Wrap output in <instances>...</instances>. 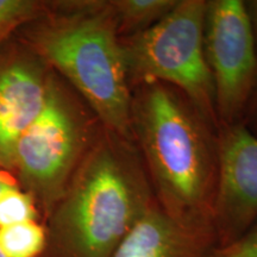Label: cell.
Listing matches in <instances>:
<instances>
[{
  "label": "cell",
  "mask_w": 257,
  "mask_h": 257,
  "mask_svg": "<svg viewBox=\"0 0 257 257\" xmlns=\"http://www.w3.org/2000/svg\"><path fill=\"white\" fill-rule=\"evenodd\" d=\"M130 121L157 204L184 223L212 224L218 128L181 92L159 81L131 88Z\"/></svg>",
  "instance_id": "6da1fadb"
},
{
  "label": "cell",
  "mask_w": 257,
  "mask_h": 257,
  "mask_svg": "<svg viewBox=\"0 0 257 257\" xmlns=\"http://www.w3.org/2000/svg\"><path fill=\"white\" fill-rule=\"evenodd\" d=\"M154 201L136 144L102 127L44 220L41 257H111Z\"/></svg>",
  "instance_id": "7a4b0ae2"
},
{
  "label": "cell",
  "mask_w": 257,
  "mask_h": 257,
  "mask_svg": "<svg viewBox=\"0 0 257 257\" xmlns=\"http://www.w3.org/2000/svg\"><path fill=\"white\" fill-rule=\"evenodd\" d=\"M16 36L81 96L108 131L133 141L128 83L110 0H47Z\"/></svg>",
  "instance_id": "3957f363"
},
{
  "label": "cell",
  "mask_w": 257,
  "mask_h": 257,
  "mask_svg": "<svg viewBox=\"0 0 257 257\" xmlns=\"http://www.w3.org/2000/svg\"><path fill=\"white\" fill-rule=\"evenodd\" d=\"M102 127L81 96L54 72L46 105L16 144L11 169L19 187L34 198L43 223Z\"/></svg>",
  "instance_id": "277c9868"
},
{
  "label": "cell",
  "mask_w": 257,
  "mask_h": 257,
  "mask_svg": "<svg viewBox=\"0 0 257 257\" xmlns=\"http://www.w3.org/2000/svg\"><path fill=\"white\" fill-rule=\"evenodd\" d=\"M205 11L206 0H178L153 27L120 41L131 88L147 81L167 83L219 128L204 49Z\"/></svg>",
  "instance_id": "5b68a950"
},
{
  "label": "cell",
  "mask_w": 257,
  "mask_h": 257,
  "mask_svg": "<svg viewBox=\"0 0 257 257\" xmlns=\"http://www.w3.org/2000/svg\"><path fill=\"white\" fill-rule=\"evenodd\" d=\"M204 49L219 127L243 123L257 87V50L243 0H206Z\"/></svg>",
  "instance_id": "8992f818"
},
{
  "label": "cell",
  "mask_w": 257,
  "mask_h": 257,
  "mask_svg": "<svg viewBox=\"0 0 257 257\" xmlns=\"http://www.w3.org/2000/svg\"><path fill=\"white\" fill-rule=\"evenodd\" d=\"M257 220V136L244 123L218 128V173L212 224L217 246L243 236Z\"/></svg>",
  "instance_id": "52a82bcc"
},
{
  "label": "cell",
  "mask_w": 257,
  "mask_h": 257,
  "mask_svg": "<svg viewBox=\"0 0 257 257\" xmlns=\"http://www.w3.org/2000/svg\"><path fill=\"white\" fill-rule=\"evenodd\" d=\"M53 74L16 35L0 48V167L9 172L16 144L46 105Z\"/></svg>",
  "instance_id": "ba28073f"
},
{
  "label": "cell",
  "mask_w": 257,
  "mask_h": 257,
  "mask_svg": "<svg viewBox=\"0 0 257 257\" xmlns=\"http://www.w3.org/2000/svg\"><path fill=\"white\" fill-rule=\"evenodd\" d=\"M216 248L213 225L175 219L155 200L111 257H211Z\"/></svg>",
  "instance_id": "9c48e42d"
},
{
  "label": "cell",
  "mask_w": 257,
  "mask_h": 257,
  "mask_svg": "<svg viewBox=\"0 0 257 257\" xmlns=\"http://www.w3.org/2000/svg\"><path fill=\"white\" fill-rule=\"evenodd\" d=\"M176 3L178 0H110L120 37L133 36L153 27Z\"/></svg>",
  "instance_id": "30bf717a"
},
{
  "label": "cell",
  "mask_w": 257,
  "mask_h": 257,
  "mask_svg": "<svg viewBox=\"0 0 257 257\" xmlns=\"http://www.w3.org/2000/svg\"><path fill=\"white\" fill-rule=\"evenodd\" d=\"M47 245V227L42 220L0 227V251L6 257H41Z\"/></svg>",
  "instance_id": "8fae6325"
},
{
  "label": "cell",
  "mask_w": 257,
  "mask_h": 257,
  "mask_svg": "<svg viewBox=\"0 0 257 257\" xmlns=\"http://www.w3.org/2000/svg\"><path fill=\"white\" fill-rule=\"evenodd\" d=\"M46 9L47 0H0V48Z\"/></svg>",
  "instance_id": "7c38bea8"
},
{
  "label": "cell",
  "mask_w": 257,
  "mask_h": 257,
  "mask_svg": "<svg viewBox=\"0 0 257 257\" xmlns=\"http://www.w3.org/2000/svg\"><path fill=\"white\" fill-rule=\"evenodd\" d=\"M29 220H42V217L28 192L14 185L0 193V227Z\"/></svg>",
  "instance_id": "4fadbf2b"
},
{
  "label": "cell",
  "mask_w": 257,
  "mask_h": 257,
  "mask_svg": "<svg viewBox=\"0 0 257 257\" xmlns=\"http://www.w3.org/2000/svg\"><path fill=\"white\" fill-rule=\"evenodd\" d=\"M211 257H257V220L240 238L226 246H217Z\"/></svg>",
  "instance_id": "5bb4252c"
},
{
  "label": "cell",
  "mask_w": 257,
  "mask_h": 257,
  "mask_svg": "<svg viewBox=\"0 0 257 257\" xmlns=\"http://www.w3.org/2000/svg\"><path fill=\"white\" fill-rule=\"evenodd\" d=\"M244 3L246 18H248L250 30H251L253 42H255L257 50V0H246Z\"/></svg>",
  "instance_id": "9a60e30c"
},
{
  "label": "cell",
  "mask_w": 257,
  "mask_h": 257,
  "mask_svg": "<svg viewBox=\"0 0 257 257\" xmlns=\"http://www.w3.org/2000/svg\"><path fill=\"white\" fill-rule=\"evenodd\" d=\"M243 123L246 125V127H248L255 136H257V87L255 93H253L251 102H250L248 112H246Z\"/></svg>",
  "instance_id": "2e32d148"
},
{
  "label": "cell",
  "mask_w": 257,
  "mask_h": 257,
  "mask_svg": "<svg viewBox=\"0 0 257 257\" xmlns=\"http://www.w3.org/2000/svg\"><path fill=\"white\" fill-rule=\"evenodd\" d=\"M14 185H18L11 172L0 167V193Z\"/></svg>",
  "instance_id": "e0dca14e"
},
{
  "label": "cell",
  "mask_w": 257,
  "mask_h": 257,
  "mask_svg": "<svg viewBox=\"0 0 257 257\" xmlns=\"http://www.w3.org/2000/svg\"><path fill=\"white\" fill-rule=\"evenodd\" d=\"M0 257H6L5 255H4V253H3L2 251H0Z\"/></svg>",
  "instance_id": "ac0fdd59"
}]
</instances>
